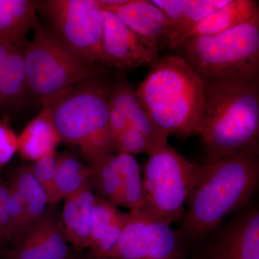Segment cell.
<instances>
[{"mask_svg":"<svg viewBox=\"0 0 259 259\" xmlns=\"http://www.w3.org/2000/svg\"><path fill=\"white\" fill-rule=\"evenodd\" d=\"M179 50L202 79L259 78V14L221 33L189 37Z\"/></svg>","mask_w":259,"mask_h":259,"instance_id":"5","label":"cell"},{"mask_svg":"<svg viewBox=\"0 0 259 259\" xmlns=\"http://www.w3.org/2000/svg\"><path fill=\"white\" fill-rule=\"evenodd\" d=\"M95 198L89 180L79 191L65 199L61 223L68 241L76 251L89 248Z\"/></svg>","mask_w":259,"mask_h":259,"instance_id":"15","label":"cell"},{"mask_svg":"<svg viewBox=\"0 0 259 259\" xmlns=\"http://www.w3.org/2000/svg\"><path fill=\"white\" fill-rule=\"evenodd\" d=\"M163 12L170 23L164 47L177 51L187 35L206 16L222 8L230 0H151Z\"/></svg>","mask_w":259,"mask_h":259,"instance_id":"12","label":"cell"},{"mask_svg":"<svg viewBox=\"0 0 259 259\" xmlns=\"http://www.w3.org/2000/svg\"><path fill=\"white\" fill-rule=\"evenodd\" d=\"M117 158L122 182V207L130 210L141 208L144 205V194L139 163L129 153H119Z\"/></svg>","mask_w":259,"mask_h":259,"instance_id":"25","label":"cell"},{"mask_svg":"<svg viewBox=\"0 0 259 259\" xmlns=\"http://www.w3.org/2000/svg\"><path fill=\"white\" fill-rule=\"evenodd\" d=\"M25 48V102L45 105L76 83L100 79L105 71L74 52L51 26L38 25Z\"/></svg>","mask_w":259,"mask_h":259,"instance_id":"4","label":"cell"},{"mask_svg":"<svg viewBox=\"0 0 259 259\" xmlns=\"http://www.w3.org/2000/svg\"><path fill=\"white\" fill-rule=\"evenodd\" d=\"M202 79L197 135L207 151V162L258 151L259 78Z\"/></svg>","mask_w":259,"mask_h":259,"instance_id":"1","label":"cell"},{"mask_svg":"<svg viewBox=\"0 0 259 259\" xmlns=\"http://www.w3.org/2000/svg\"><path fill=\"white\" fill-rule=\"evenodd\" d=\"M9 187L0 178V248L6 241V226L8 221V199Z\"/></svg>","mask_w":259,"mask_h":259,"instance_id":"29","label":"cell"},{"mask_svg":"<svg viewBox=\"0 0 259 259\" xmlns=\"http://www.w3.org/2000/svg\"><path fill=\"white\" fill-rule=\"evenodd\" d=\"M108 104L124 116L130 127L142 133L153 145L166 135L156 128L141 105L136 92L123 78L109 87Z\"/></svg>","mask_w":259,"mask_h":259,"instance_id":"18","label":"cell"},{"mask_svg":"<svg viewBox=\"0 0 259 259\" xmlns=\"http://www.w3.org/2000/svg\"><path fill=\"white\" fill-rule=\"evenodd\" d=\"M10 184L14 185L21 196L26 214L29 231L45 211L49 204L45 191L35 180L29 166L20 168L12 178Z\"/></svg>","mask_w":259,"mask_h":259,"instance_id":"24","label":"cell"},{"mask_svg":"<svg viewBox=\"0 0 259 259\" xmlns=\"http://www.w3.org/2000/svg\"><path fill=\"white\" fill-rule=\"evenodd\" d=\"M37 6L71 50L91 64H103L104 17L97 0H46Z\"/></svg>","mask_w":259,"mask_h":259,"instance_id":"8","label":"cell"},{"mask_svg":"<svg viewBox=\"0 0 259 259\" xmlns=\"http://www.w3.org/2000/svg\"><path fill=\"white\" fill-rule=\"evenodd\" d=\"M52 207L10 250L8 259H69L68 240Z\"/></svg>","mask_w":259,"mask_h":259,"instance_id":"11","label":"cell"},{"mask_svg":"<svg viewBox=\"0 0 259 259\" xmlns=\"http://www.w3.org/2000/svg\"><path fill=\"white\" fill-rule=\"evenodd\" d=\"M15 48L16 47L10 42L0 40V68L5 64Z\"/></svg>","mask_w":259,"mask_h":259,"instance_id":"30","label":"cell"},{"mask_svg":"<svg viewBox=\"0 0 259 259\" xmlns=\"http://www.w3.org/2000/svg\"><path fill=\"white\" fill-rule=\"evenodd\" d=\"M179 236L170 224L144 206L127 213L118 240L107 259H181Z\"/></svg>","mask_w":259,"mask_h":259,"instance_id":"9","label":"cell"},{"mask_svg":"<svg viewBox=\"0 0 259 259\" xmlns=\"http://www.w3.org/2000/svg\"><path fill=\"white\" fill-rule=\"evenodd\" d=\"M18 151V136L10 125L9 116L0 118V171Z\"/></svg>","mask_w":259,"mask_h":259,"instance_id":"28","label":"cell"},{"mask_svg":"<svg viewBox=\"0 0 259 259\" xmlns=\"http://www.w3.org/2000/svg\"><path fill=\"white\" fill-rule=\"evenodd\" d=\"M25 48L16 47L0 68V112L3 115L24 105L27 93Z\"/></svg>","mask_w":259,"mask_h":259,"instance_id":"20","label":"cell"},{"mask_svg":"<svg viewBox=\"0 0 259 259\" xmlns=\"http://www.w3.org/2000/svg\"><path fill=\"white\" fill-rule=\"evenodd\" d=\"M102 13L103 64L126 71L151 67L159 60L157 44L131 30L112 12L102 10Z\"/></svg>","mask_w":259,"mask_h":259,"instance_id":"10","label":"cell"},{"mask_svg":"<svg viewBox=\"0 0 259 259\" xmlns=\"http://www.w3.org/2000/svg\"><path fill=\"white\" fill-rule=\"evenodd\" d=\"M37 1L0 0V40L23 47L27 34L38 25Z\"/></svg>","mask_w":259,"mask_h":259,"instance_id":"19","label":"cell"},{"mask_svg":"<svg viewBox=\"0 0 259 259\" xmlns=\"http://www.w3.org/2000/svg\"><path fill=\"white\" fill-rule=\"evenodd\" d=\"M258 14V2L230 0L228 4L214 10L199 22L191 30L186 40L189 37L221 33L247 23Z\"/></svg>","mask_w":259,"mask_h":259,"instance_id":"21","label":"cell"},{"mask_svg":"<svg viewBox=\"0 0 259 259\" xmlns=\"http://www.w3.org/2000/svg\"><path fill=\"white\" fill-rule=\"evenodd\" d=\"M153 144L145 135L134 127H128L115 139V150L119 153H148Z\"/></svg>","mask_w":259,"mask_h":259,"instance_id":"27","label":"cell"},{"mask_svg":"<svg viewBox=\"0 0 259 259\" xmlns=\"http://www.w3.org/2000/svg\"><path fill=\"white\" fill-rule=\"evenodd\" d=\"M86 259H107V258H96V257L93 256V255H91V256L89 257L88 258H86Z\"/></svg>","mask_w":259,"mask_h":259,"instance_id":"31","label":"cell"},{"mask_svg":"<svg viewBox=\"0 0 259 259\" xmlns=\"http://www.w3.org/2000/svg\"><path fill=\"white\" fill-rule=\"evenodd\" d=\"M89 180L88 167L72 153L57 156L54 190L49 204L51 207L79 191Z\"/></svg>","mask_w":259,"mask_h":259,"instance_id":"23","label":"cell"},{"mask_svg":"<svg viewBox=\"0 0 259 259\" xmlns=\"http://www.w3.org/2000/svg\"><path fill=\"white\" fill-rule=\"evenodd\" d=\"M127 218L116 206L96 194L89 248L91 255L107 258L118 240Z\"/></svg>","mask_w":259,"mask_h":259,"instance_id":"16","label":"cell"},{"mask_svg":"<svg viewBox=\"0 0 259 259\" xmlns=\"http://www.w3.org/2000/svg\"><path fill=\"white\" fill-rule=\"evenodd\" d=\"M258 155L246 151L197 164L180 236L198 239L246 203L258 184Z\"/></svg>","mask_w":259,"mask_h":259,"instance_id":"2","label":"cell"},{"mask_svg":"<svg viewBox=\"0 0 259 259\" xmlns=\"http://www.w3.org/2000/svg\"><path fill=\"white\" fill-rule=\"evenodd\" d=\"M56 168H57L56 154L45 156L36 161H34L32 165H29V168L32 176L45 191L49 203L54 190Z\"/></svg>","mask_w":259,"mask_h":259,"instance_id":"26","label":"cell"},{"mask_svg":"<svg viewBox=\"0 0 259 259\" xmlns=\"http://www.w3.org/2000/svg\"><path fill=\"white\" fill-rule=\"evenodd\" d=\"M209 259H259V213L251 209L223 232Z\"/></svg>","mask_w":259,"mask_h":259,"instance_id":"13","label":"cell"},{"mask_svg":"<svg viewBox=\"0 0 259 259\" xmlns=\"http://www.w3.org/2000/svg\"><path fill=\"white\" fill-rule=\"evenodd\" d=\"M42 106L38 115L18 136L19 153L28 161H36L45 156L55 155L56 148L61 141L49 105L45 104Z\"/></svg>","mask_w":259,"mask_h":259,"instance_id":"17","label":"cell"},{"mask_svg":"<svg viewBox=\"0 0 259 259\" xmlns=\"http://www.w3.org/2000/svg\"><path fill=\"white\" fill-rule=\"evenodd\" d=\"M204 81L180 55L159 59L136 91L156 128L180 139L197 135Z\"/></svg>","mask_w":259,"mask_h":259,"instance_id":"3","label":"cell"},{"mask_svg":"<svg viewBox=\"0 0 259 259\" xmlns=\"http://www.w3.org/2000/svg\"><path fill=\"white\" fill-rule=\"evenodd\" d=\"M143 180L145 208L171 225L183 217L196 163H191L162 136L153 144Z\"/></svg>","mask_w":259,"mask_h":259,"instance_id":"6","label":"cell"},{"mask_svg":"<svg viewBox=\"0 0 259 259\" xmlns=\"http://www.w3.org/2000/svg\"><path fill=\"white\" fill-rule=\"evenodd\" d=\"M109 87L87 80L65 90L49 103L61 141L79 146L109 125Z\"/></svg>","mask_w":259,"mask_h":259,"instance_id":"7","label":"cell"},{"mask_svg":"<svg viewBox=\"0 0 259 259\" xmlns=\"http://www.w3.org/2000/svg\"><path fill=\"white\" fill-rule=\"evenodd\" d=\"M89 180L97 195L116 206H122V182L117 155L110 154L90 163Z\"/></svg>","mask_w":259,"mask_h":259,"instance_id":"22","label":"cell"},{"mask_svg":"<svg viewBox=\"0 0 259 259\" xmlns=\"http://www.w3.org/2000/svg\"><path fill=\"white\" fill-rule=\"evenodd\" d=\"M102 9L113 13L131 30L157 44L159 49L164 47L169 33V21L151 0H126L124 4Z\"/></svg>","mask_w":259,"mask_h":259,"instance_id":"14","label":"cell"}]
</instances>
